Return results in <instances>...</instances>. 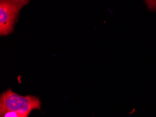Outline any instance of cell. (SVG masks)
<instances>
[{
    "instance_id": "6da1fadb",
    "label": "cell",
    "mask_w": 156,
    "mask_h": 117,
    "mask_svg": "<svg viewBox=\"0 0 156 117\" xmlns=\"http://www.w3.org/2000/svg\"><path fill=\"white\" fill-rule=\"evenodd\" d=\"M41 101L37 96H23L9 89L2 93L0 96V113L16 112L29 115L34 109L41 110Z\"/></svg>"
},
{
    "instance_id": "7a4b0ae2",
    "label": "cell",
    "mask_w": 156,
    "mask_h": 117,
    "mask_svg": "<svg viewBox=\"0 0 156 117\" xmlns=\"http://www.w3.org/2000/svg\"><path fill=\"white\" fill-rule=\"evenodd\" d=\"M29 2L26 0L0 1V35L7 36L13 32L19 13Z\"/></svg>"
},
{
    "instance_id": "3957f363",
    "label": "cell",
    "mask_w": 156,
    "mask_h": 117,
    "mask_svg": "<svg viewBox=\"0 0 156 117\" xmlns=\"http://www.w3.org/2000/svg\"><path fill=\"white\" fill-rule=\"evenodd\" d=\"M28 116L29 115L26 114L16 112H6L0 113V117H28Z\"/></svg>"
}]
</instances>
